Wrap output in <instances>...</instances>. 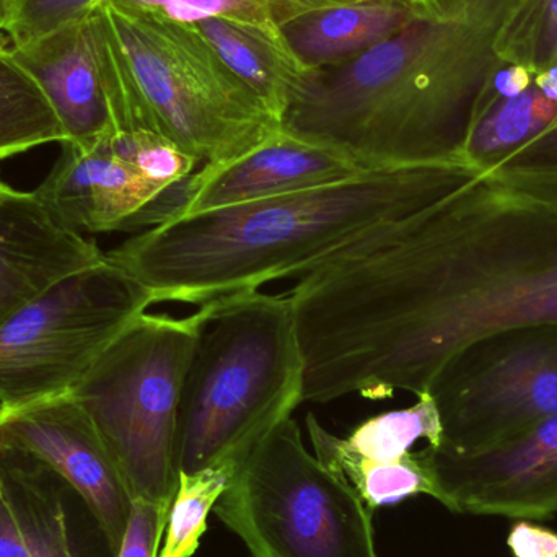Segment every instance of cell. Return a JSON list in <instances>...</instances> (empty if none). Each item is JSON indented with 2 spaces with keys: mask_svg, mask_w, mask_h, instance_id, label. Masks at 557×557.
<instances>
[{
  "mask_svg": "<svg viewBox=\"0 0 557 557\" xmlns=\"http://www.w3.org/2000/svg\"><path fill=\"white\" fill-rule=\"evenodd\" d=\"M287 294L304 403L428 395L465 347L557 321V172L478 173L324 258Z\"/></svg>",
  "mask_w": 557,
  "mask_h": 557,
  "instance_id": "1",
  "label": "cell"
},
{
  "mask_svg": "<svg viewBox=\"0 0 557 557\" xmlns=\"http://www.w3.org/2000/svg\"><path fill=\"white\" fill-rule=\"evenodd\" d=\"M481 173L467 160L373 170L349 182L186 215L107 255L153 305L201 307L301 276L369 232L416 214Z\"/></svg>",
  "mask_w": 557,
  "mask_h": 557,
  "instance_id": "2",
  "label": "cell"
},
{
  "mask_svg": "<svg viewBox=\"0 0 557 557\" xmlns=\"http://www.w3.org/2000/svg\"><path fill=\"white\" fill-rule=\"evenodd\" d=\"M520 0H460L373 48L320 69L281 129L370 170L457 162Z\"/></svg>",
  "mask_w": 557,
  "mask_h": 557,
  "instance_id": "3",
  "label": "cell"
},
{
  "mask_svg": "<svg viewBox=\"0 0 557 557\" xmlns=\"http://www.w3.org/2000/svg\"><path fill=\"white\" fill-rule=\"evenodd\" d=\"M88 20L117 133L157 134L222 166L281 131L195 23L121 0H101Z\"/></svg>",
  "mask_w": 557,
  "mask_h": 557,
  "instance_id": "4",
  "label": "cell"
},
{
  "mask_svg": "<svg viewBox=\"0 0 557 557\" xmlns=\"http://www.w3.org/2000/svg\"><path fill=\"white\" fill-rule=\"evenodd\" d=\"M201 308L180 403L178 473L238 468L304 403L305 362L287 292H240Z\"/></svg>",
  "mask_w": 557,
  "mask_h": 557,
  "instance_id": "5",
  "label": "cell"
},
{
  "mask_svg": "<svg viewBox=\"0 0 557 557\" xmlns=\"http://www.w3.org/2000/svg\"><path fill=\"white\" fill-rule=\"evenodd\" d=\"M202 321L140 313L71 389L120 467L133 499L172 504L178 486L183 383Z\"/></svg>",
  "mask_w": 557,
  "mask_h": 557,
  "instance_id": "6",
  "label": "cell"
},
{
  "mask_svg": "<svg viewBox=\"0 0 557 557\" xmlns=\"http://www.w3.org/2000/svg\"><path fill=\"white\" fill-rule=\"evenodd\" d=\"M214 513L253 557H380L372 510L305 448L294 418L238 465Z\"/></svg>",
  "mask_w": 557,
  "mask_h": 557,
  "instance_id": "7",
  "label": "cell"
},
{
  "mask_svg": "<svg viewBox=\"0 0 557 557\" xmlns=\"http://www.w3.org/2000/svg\"><path fill=\"white\" fill-rule=\"evenodd\" d=\"M152 305L149 292L107 258L62 278L0 330V406L71 392Z\"/></svg>",
  "mask_w": 557,
  "mask_h": 557,
  "instance_id": "8",
  "label": "cell"
},
{
  "mask_svg": "<svg viewBox=\"0 0 557 557\" xmlns=\"http://www.w3.org/2000/svg\"><path fill=\"white\" fill-rule=\"evenodd\" d=\"M429 395L451 454L491 450L557 414V321L490 334L445 363Z\"/></svg>",
  "mask_w": 557,
  "mask_h": 557,
  "instance_id": "9",
  "label": "cell"
},
{
  "mask_svg": "<svg viewBox=\"0 0 557 557\" xmlns=\"http://www.w3.org/2000/svg\"><path fill=\"white\" fill-rule=\"evenodd\" d=\"M432 497L463 516L548 520L557 513V414L480 454L421 450Z\"/></svg>",
  "mask_w": 557,
  "mask_h": 557,
  "instance_id": "10",
  "label": "cell"
},
{
  "mask_svg": "<svg viewBox=\"0 0 557 557\" xmlns=\"http://www.w3.org/2000/svg\"><path fill=\"white\" fill-rule=\"evenodd\" d=\"M0 445L41 460L94 513L113 555L129 520L133 494L91 419L71 392L16 408L0 406Z\"/></svg>",
  "mask_w": 557,
  "mask_h": 557,
  "instance_id": "11",
  "label": "cell"
},
{
  "mask_svg": "<svg viewBox=\"0 0 557 557\" xmlns=\"http://www.w3.org/2000/svg\"><path fill=\"white\" fill-rule=\"evenodd\" d=\"M369 172L373 170L337 150L281 129L234 162L199 166L188 176L189 198L182 218L337 185Z\"/></svg>",
  "mask_w": 557,
  "mask_h": 557,
  "instance_id": "12",
  "label": "cell"
},
{
  "mask_svg": "<svg viewBox=\"0 0 557 557\" xmlns=\"http://www.w3.org/2000/svg\"><path fill=\"white\" fill-rule=\"evenodd\" d=\"M10 51L51 104L64 143L90 149L117 134L88 15Z\"/></svg>",
  "mask_w": 557,
  "mask_h": 557,
  "instance_id": "13",
  "label": "cell"
},
{
  "mask_svg": "<svg viewBox=\"0 0 557 557\" xmlns=\"http://www.w3.org/2000/svg\"><path fill=\"white\" fill-rule=\"evenodd\" d=\"M61 146V156L33 195L65 231H124L129 219L162 193L117 157L108 139L90 149Z\"/></svg>",
  "mask_w": 557,
  "mask_h": 557,
  "instance_id": "14",
  "label": "cell"
},
{
  "mask_svg": "<svg viewBox=\"0 0 557 557\" xmlns=\"http://www.w3.org/2000/svg\"><path fill=\"white\" fill-rule=\"evenodd\" d=\"M94 240L59 227L33 193L0 199V330L59 281L101 263Z\"/></svg>",
  "mask_w": 557,
  "mask_h": 557,
  "instance_id": "15",
  "label": "cell"
},
{
  "mask_svg": "<svg viewBox=\"0 0 557 557\" xmlns=\"http://www.w3.org/2000/svg\"><path fill=\"white\" fill-rule=\"evenodd\" d=\"M58 480L38 458L0 445V557H78Z\"/></svg>",
  "mask_w": 557,
  "mask_h": 557,
  "instance_id": "16",
  "label": "cell"
},
{
  "mask_svg": "<svg viewBox=\"0 0 557 557\" xmlns=\"http://www.w3.org/2000/svg\"><path fill=\"white\" fill-rule=\"evenodd\" d=\"M195 25L278 121L320 71L301 61L284 29L276 26L227 18H205Z\"/></svg>",
  "mask_w": 557,
  "mask_h": 557,
  "instance_id": "17",
  "label": "cell"
},
{
  "mask_svg": "<svg viewBox=\"0 0 557 557\" xmlns=\"http://www.w3.org/2000/svg\"><path fill=\"white\" fill-rule=\"evenodd\" d=\"M422 16L432 15L411 0H367L305 16L284 33L305 64L324 69L373 48Z\"/></svg>",
  "mask_w": 557,
  "mask_h": 557,
  "instance_id": "18",
  "label": "cell"
},
{
  "mask_svg": "<svg viewBox=\"0 0 557 557\" xmlns=\"http://www.w3.org/2000/svg\"><path fill=\"white\" fill-rule=\"evenodd\" d=\"M305 424L314 457L343 478L372 512L421 494L432 497V478L421 450L395 461H370L349 450L344 438L327 432L313 412Z\"/></svg>",
  "mask_w": 557,
  "mask_h": 557,
  "instance_id": "19",
  "label": "cell"
},
{
  "mask_svg": "<svg viewBox=\"0 0 557 557\" xmlns=\"http://www.w3.org/2000/svg\"><path fill=\"white\" fill-rule=\"evenodd\" d=\"M557 116V101L532 87L487 108L474 120L461 157L474 169H493L513 150L539 136Z\"/></svg>",
  "mask_w": 557,
  "mask_h": 557,
  "instance_id": "20",
  "label": "cell"
},
{
  "mask_svg": "<svg viewBox=\"0 0 557 557\" xmlns=\"http://www.w3.org/2000/svg\"><path fill=\"white\" fill-rule=\"evenodd\" d=\"M65 140L38 85L0 42V162L35 147Z\"/></svg>",
  "mask_w": 557,
  "mask_h": 557,
  "instance_id": "21",
  "label": "cell"
},
{
  "mask_svg": "<svg viewBox=\"0 0 557 557\" xmlns=\"http://www.w3.org/2000/svg\"><path fill=\"white\" fill-rule=\"evenodd\" d=\"M419 441L431 447H438L442 441L441 416L429 393L409 408L367 419L344 438V444L366 460L395 461L411 454Z\"/></svg>",
  "mask_w": 557,
  "mask_h": 557,
  "instance_id": "22",
  "label": "cell"
},
{
  "mask_svg": "<svg viewBox=\"0 0 557 557\" xmlns=\"http://www.w3.org/2000/svg\"><path fill=\"white\" fill-rule=\"evenodd\" d=\"M178 22L227 18L284 29L313 13L367 0H121Z\"/></svg>",
  "mask_w": 557,
  "mask_h": 557,
  "instance_id": "23",
  "label": "cell"
},
{
  "mask_svg": "<svg viewBox=\"0 0 557 557\" xmlns=\"http://www.w3.org/2000/svg\"><path fill=\"white\" fill-rule=\"evenodd\" d=\"M235 471L237 467H211L196 473H178L159 557H191L198 552L208 530L209 513L231 486Z\"/></svg>",
  "mask_w": 557,
  "mask_h": 557,
  "instance_id": "24",
  "label": "cell"
},
{
  "mask_svg": "<svg viewBox=\"0 0 557 557\" xmlns=\"http://www.w3.org/2000/svg\"><path fill=\"white\" fill-rule=\"evenodd\" d=\"M497 58L533 74L557 65V0H520L494 41Z\"/></svg>",
  "mask_w": 557,
  "mask_h": 557,
  "instance_id": "25",
  "label": "cell"
},
{
  "mask_svg": "<svg viewBox=\"0 0 557 557\" xmlns=\"http://www.w3.org/2000/svg\"><path fill=\"white\" fill-rule=\"evenodd\" d=\"M108 144L117 157L160 191L188 178L201 166L196 157L157 134L117 133L108 139Z\"/></svg>",
  "mask_w": 557,
  "mask_h": 557,
  "instance_id": "26",
  "label": "cell"
},
{
  "mask_svg": "<svg viewBox=\"0 0 557 557\" xmlns=\"http://www.w3.org/2000/svg\"><path fill=\"white\" fill-rule=\"evenodd\" d=\"M172 504L133 499L129 520L114 557H159Z\"/></svg>",
  "mask_w": 557,
  "mask_h": 557,
  "instance_id": "27",
  "label": "cell"
},
{
  "mask_svg": "<svg viewBox=\"0 0 557 557\" xmlns=\"http://www.w3.org/2000/svg\"><path fill=\"white\" fill-rule=\"evenodd\" d=\"M533 81H535V74L529 71V69L522 67V65L510 64V62L499 59L497 64L494 65L493 71H491L483 91H481L474 120H476L481 113H484L487 108L497 103V101L513 98L522 94L527 88L532 87Z\"/></svg>",
  "mask_w": 557,
  "mask_h": 557,
  "instance_id": "28",
  "label": "cell"
},
{
  "mask_svg": "<svg viewBox=\"0 0 557 557\" xmlns=\"http://www.w3.org/2000/svg\"><path fill=\"white\" fill-rule=\"evenodd\" d=\"M493 169L540 170L557 172V116L539 136L513 150ZM490 169V170H493ZM486 172V170H484Z\"/></svg>",
  "mask_w": 557,
  "mask_h": 557,
  "instance_id": "29",
  "label": "cell"
},
{
  "mask_svg": "<svg viewBox=\"0 0 557 557\" xmlns=\"http://www.w3.org/2000/svg\"><path fill=\"white\" fill-rule=\"evenodd\" d=\"M507 546L512 557H557V532L530 520H517Z\"/></svg>",
  "mask_w": 557,
  "mask_h": 557,
  "instance_id": "30",
  "label": "cell"
},
{
  "mask_svg": "<svg viewBox=\"0 0 557 557\" xmlns=\"http://www.w3.org/2000/svg\"><path fill=\"white\" fill-rule=\"evenodd\" d=\"M419 9L432 16H445L458 5L460 0H412Z\"/></svg>",
  "mask_w": 557,
  "mask_h": 557,
  "instance_id": "31",
  "label": "cell"
},
{
  "mask_svg": "<svg viewBox=\"0 0 557 557\" xmlns=\"http://www.w3.org/2000/svg\"><path fill=\"white\" fill-rule=\"evenodd\" d=\"M20 5H22V0H0V42H2V35L9 33Z\"/></svg>",
  "mask_w": 557,
  "mask_h": 557,
  "instance_id": "32",
  "label": "cell"
},
{
  "mask_svg": "<svg viewBox=\"0 0 557 557\" xmlns=\"http://www.w3.org/2000/svg\"><path fill=\"white\" fill-rule=\"evenodd\" d=\"M535 85L546 97L557 101V65L535 74Z\"/></svg>",
  "mask_w": 557,
  "mask_h": 557,
  "instance_id": "33",
  "label": "cell"
},
{
  "mask_svg": "<svg viewBox=\"0 0 557 557\" xmlns=\"http://www.w3.org/2000/svg\"><path fill=\"white\" fill-rule=\"evenodd\" d=\"M65 5L74 7V9H91V7L97 5L101 0H61Z\"/></svg>",
  "mask_w": 557,
  "mask_h": 557,
  "instance_id": "34",
  "label": "cell"
},
{
  "mask_svg": "<svg viewBox=\"0 0 557 557\" xmlns=\"http://www.w3.org/2000/svg\"><path fill=\"white\" fill-rule=\"evenodd\" d=\"M13 188H10L7 183H3L2 180H0V199L5 198L7 195H9L10 191H12Z\"/></svg>",
  "mask_w": 557,
  "mask_h": 557,
  "instance_id": "35",
  "label": "cell"
},
{
  "mask_svg": "<svg viewBox=\"0 0 557 557\" xmlns=\"http://www.w3.org/2000/svg\"><path fill=\"white\" fill-rule=\"evenodd\" d=\"M411 2H412V0H411Z\"/></svg>",
  "mask_w": 557,
  "mask_h": 557,
  "instance_id": "36",
  "label": "cell"
}]
</instances>
